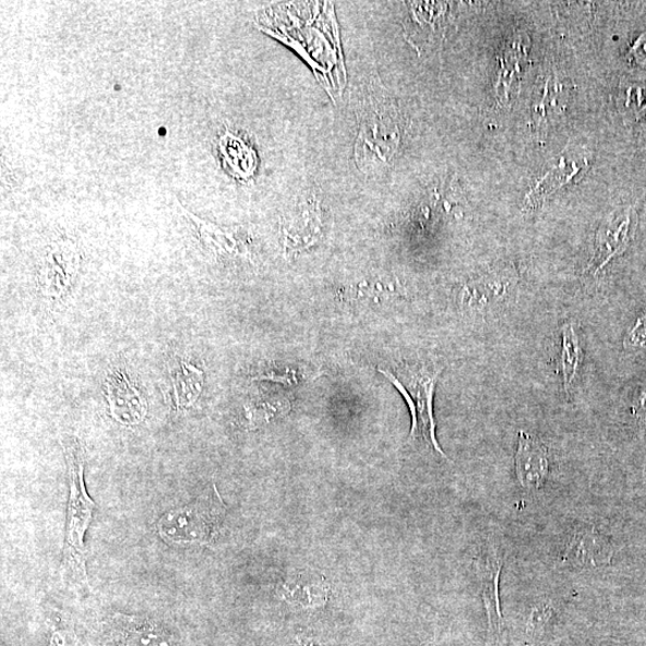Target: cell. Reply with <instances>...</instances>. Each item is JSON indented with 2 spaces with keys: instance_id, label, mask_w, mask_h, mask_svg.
<instances>
[{
  "instance_id": "cell-10",
  "label": "cell",
  "mask_w": 646,
  "mask_h": 646,
  "mask_svg": "<svg viewBox=\"0 0 646 646\" xmlns=\"http://www.w3.org/2000/svg\"><path fill=\"white\" fill-rule=\"evenodd\" d=\"M283 242L290 251L304 250L322 234V210L319 199L304 194L297 199L282 223Z\"/></svg>"
},
{
  "instance_id": "cell-15",
  "label": "cell",
  "mask_w": 646,
  "mask_h": 646,
  "mask_svg": "<svg viewBox=\"0 0 646 646\" xmlns=\"http://www.w3.org/2000/svg\"><path fill=\"white\" fill-rule=\"evenodd\" d=\"M278 594L284 601L301 608H319L328 600L330 588L323 578L298 575L279 584Z\"/></svg>"
},
{
  "instance_id": "cell-24",
  "label": "cell",
  "mask_w": 646,
  "mask_h": 646,
  "mask_svg": "<svg viewBox=\"0 0 646 646\" xmlns=\"http://www.w3.org/2000/svg\"><path fill=\"white\" fill-rule=\"evenodd\" d=\"M297 642L301 646H332L307 636H297Z\"/></svg>"
},
{
  "instance_id": "cell-18",
  "label": "cell",
  "mask_w": 646,
  "mask_h": 646,
  "mask_svg": "<svg viewBox=\"0 0 646 646\" xmlns=\"http://www.w3.org/2000/svg\"><path fill=\"white\" fill-rule=\"evenodd\" d=\"M559 614L558 602L551 598H539L531 602L526 615L525 633L529 641H538L554 625Z\"/></svg>"
},
{
  "instance_id": "cell-7",
  "label": "cell",
  "mask_w": 646,
  "mask_h": 646,
  "mask_svg": "<svg viewBox=\"0 0 646 646\" xmlns=\"http://www.w3.org/2000/svg\"><path fill=\"white\" fill-rule=\"evenodd\" d=\"M81 259L79 244L70 239H59L49 243L40 260L41 294L53 300L63 298L77 278Z\"/></svg>"
},
{
  "instance_id": "cell-5",
  "label": "cell",
  "mask_w": 646,
  "mask_h": 646,
  "mask_svg": "<svg viewBox=\"0 0 646 646\" xmlns=\"http://www.w3.org/2000/svg\"><path fill=\"white\" fill-rule=\"evenodd\" d=\"M518 282L517 273L511 270L494 271L470 279L459 291V307L469 316H495L515 301Z\"/></svg>"
},
{
  "instance_id": "cell-16",
  "label": "cell",
  "mask_w": 646,
  "mask_h": 646,
  "mask_svg": "<svg viewBox=\"0 0 646 646\" xmlns=\"http://www.w3.org/2000/svg\"><path fill=\"white\" fill-rule=\"evenodd\" d=\"M584 359V351L574 321H569L561 331V352L558 358V372L562 376L567 396L573 392Z\"/></svg>"
},
{
  "instance_id": "cell-6",
  "label": "cell",
  "mask_w": 646,
  "mask_h": 646,
  "mask_svg": "<svg viewBox=\"0 0 646 646\" xmlns=\"http://www.w3.org/2000/svg\"><path fill=\"white\" fill-rule=\"evenodd\" d=\"M504 557L501 542L487 539L481 543L475 562L484 611L488 615L489 646L499 644L502 637L503 614L500 586Z\"/></svg>"
},
{
  "instance_id": "cell-13",
  "label": "cell",
  "mask_w": 646,
  "mask_h": 646,
  "mask_svg": "<svg viewBox=\"0 0 646 646\" xmlns=\"http://www.w3.org/2000/svg\"><path fill=\"white\" fill-rule=\"evenodd\" d=\"M180 208L183 216L190 220L199 241L206 251L217 258H250L248 246L238 232L199 218L182 206Z\"/></svg>"
},
{
  "instance_id": "cell-19",
  "label": "cell",
  "mask_w": 646,
  "mask_h": 646,
  "mask_svg": "<svg viewBox=\"0 0 646 646\" xmlns=\"http://www.w3.org/2000/svg\"><path fill=\"white\" fill-rule=\"evenodd\" d=\"M291 408L287 399L253 400L244 405L247 426L258 429L272 419L289 414Z\"/></svg>"
},
{
  "instance_id": "cell-11",
  "label": "cell",
  "mask_w": 646,
  "mask_h": 646,
  "mask_svg": "<svg viewBox=\"0 0 646 646\" xmlns=\"http://www.w3.org/2000/svg\"><path fill=\"white\" fill-rule=\"evenodd\" d=\"M515 471L521 487L527 492L542 490L551 474L548 446L539 438L522 430L518 432Z\"/></svg>"
},
{
  "instance_id": "cell-25",
  "label": "cell",
  "mask_w": 646,
  "mask_h": 646,
  "mask_svg": "<svg viewBox=\"0 0 646 646\" xmlns=\"http://www.w3.org/2000/svg\"><path fill=\"white\" fill-rule=\"evenodd\" d=\"M420 646H433V645H431V644H426V645H420Z\"/></svg>"
},
{
  "instance_id": "cell-8",
  "label": "cell",
  "mask_w": 646,
  "mask_h": 646,
  "mask_svg": "<svg viewBox=\"0 0 646 646\" xmlns=\"http://www.w3.org/2000/svg\"><path fill=\"white\" fill-rule=\"evenodd\" d=\"M613 553L611 540L598 527L579 524L569 533L561 563L574 570H598L611 564Z\"/></svg>"
},
{
  "instance_id": "cell-12",
  "label": "cell",
  "mask_w": 646,
  "mask_h": 646,
  "mask_svg": "<svg viewBox=\"0 0 646 646\" xmlns=\"http://www.w3.org/2000/svg\"><path fill=\"white\" fill-rule=\"evenodd\" d=\"M110 416L121 426L141 424L147 414L145 397L125 371L116 369L107 378Z\"/></svg>"
},
{
  "instance_id": "cell-14",
  "label": "cell",
  "mask_w": 646,
  "mask_h": 646,
  "mask_svg": "<svg viewBox=\"0 0 646 646\" xmlns=\"http://www.w3.org/2000/svg\"><path fill=\"white\" fill-rule=\"evenodd\" d=\"M116 624L125 646H178L169 633L152 620L118 614Z\"/></svg>"
},
{
  "instance_id": "cell-1",
  "label": "cell",
  "mask_w": 646,
  "mask_h": 646,
  "mask_svg": "<svg viewBox=\"0 0 646 646\" xmlns=\"http://www.w3.org/2000/svg\"><path fill=\"white\" fill-rule=\"evenodd\" d=\"M358 134L355 160L367 174L386 170L399 152L402 118L392 95L379 80L363 86L357 107Z\"/></svg>"
},
{
  "instance_id": "cell-2",
  "label": "cell",
  "mask_w": 646,
  "mask_h": 646,
  "mask_svg": "<svg viewBox=\"0 0 646 646\" xmlns=\"http://www.w3.org/2000/svg\"><path fill=\"white\" fill-rule=\"evenodd\" d=\"M379 371L404 396L411 411L412 429L409 438L424 441L434 452L446 458L436 439V422L433 417V396L443 367L434 362H420L402 364L391 370L379 368Z\"/></svg>"
},
{
  "instance_id": "cell-3",
  "label": "cell",
  "mask_w": 646,
  "mask_h": 646,
  "mask_svg": "<svg viewBox=\"0 0 646 646\" xmlns=\"http://www.w3.org/2000/svg\"><path fill=\"white\" fill-rule=\"evenodd\" d=\"M69 466L70 497L67 513V530L63 567L72 578L88 584L85 569L84 536L91 526L95 503L84 483V451L77 440L65 442Z\"/></svg>"
},
{
  "instance_id": "cell-22",
  "label": "cell",
  "mask_w": 646,
  "mask_h": 646,
  "mask_svg": "<svg viewBox=\"0 0 646 646\" xmlns=\"http://www.w3.org/2000/svg\"><path fill=\"white\" fill-rule=\"evenodd\" d=\"M630 412L638 427L643 428L646 426V386L642 387L636 395L633 396L630 405Z\"/></svg>"
},
{
  "instance_id": "cell-21",
  "label": "cell",
  "mask_w": 646,
  "mask_h": 646,
  "mask_svg": "<svg viewBox=\"0 0 646 646\" xmlns=\"http://www.w3.org/2000/svg\"><path fill=\"white\" fill-rule=\"evenodd\" d=\"M395 283L386 280H366L358 285L357 297L359 298H375L382 296H390L395 294Z\"/></svg>"
},
{
  "instance_id": "cell-9",
  "label": "cell",
  "mask_w": 646,
  "mask_h": 646,
  "mask_svg": "<svg viewBox=\"0 0 646 646\" xmlns=\"http://www.w3.org/2000/svg\"><path fill=\"white\" fill-rule=\"evenodd\" d=\"M635 225L636 215L633 210H627L624 214L614 216L603 223L596 232L593 255L583 272L590 276L591 279L598 278L615 256L626 251Z\"/></svg>"
},
{
  "instance_id": "cell-17",
  "label": "cell",
  "mask_w": 646,
  "mask_h": 646,
  "mask_svg": "<svg viewBox=\"0 0 646 646\" xmlns=\"http://www.w3.org/2000/svg\"><path fill=\"white\" fill-rule=\"evenodd\" d=\"M172 383L174 397L178 409H186L193 406L199 395L202 394L205 376L201 369H198L186 360H174L169 369Z\"/></svg>"
},
{
  "instance_id": "cell-23",
  "label": "cell",
  "mask_w": 646,
  "mask_h": 646,
  "mask_svg": "<svg viewBox=\"0 0 646 646\" xmlns=\"http://www.w3.org/2000/svg\"><path fill=\"white\" fill-rule=\"evenodd\" d=\"M631 55L635 56L642 63H646V33L633 46Z\"/></svg>"
},
{
  "instance_id": "cell-4",
  "label": "cell",
  "mask_w": 646,
  "mask_h": 646,
  "mask_svg": "<svg viewBox=\"0 0 646 646\" xmlns=\"http://www.w3.org/2000/svg\"><path fill=\"white\" fill-rule=\"evenodd\" d=\"M227 515L216 484L182 507L172 509L157 522L159 537L180 548H206L218 537L222 522Z\"/></svg>"
},
{
  "instance_id": "cell-20",
  "label": "cell",
  "mask_w": 646,
  "mask_h": 646,
  "mask_svg": "<svg viewBox=\"0 0 646 646\" xmlns=\"http://www.w3.org/2000/svg\"><path fill=\"white\" fill-rule=\"evenodd\" d=\"M626 350L646 349V312L641 315L625 335Z\"/></svg>"
}]
</instances>
